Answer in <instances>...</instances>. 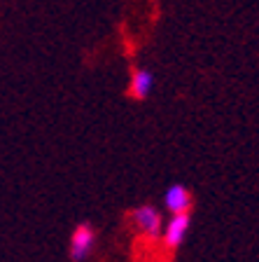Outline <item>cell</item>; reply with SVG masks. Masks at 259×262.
<instances>
[{
  "mask_svg": "<svg viewBox=\"0 0 259 262\" xmlns=\"http://www.w3.org/2000/svg\"><path fill=\"white\" fill-rule=\"evenodd\" d=\"M189 225H192V211L189 213H171V220L163 223V229H161V239H163V246L168 251H178L182 246L184 236L189 232Z\"/></svg>",
  "mask_w": 259,
  "mask_h": 262,
  "instance_id": "cell-1",
  "label": "cell"
},
{
  "mask_svg": "<svg viewBox=\"0 0 259 262\" xmlns=\"http://www.w3.org/2000/svg\"><path fill=\"white\" fill-rule=\"evenodd\" d=\"M96 248V232L89 223H82L73 229L70 234V260L73 262H84L86 257Z\"/></svg>",
  "mask_w": 259,
  "mask_h": 262,
  "instance_id": "cell-2",
  "label": "cell"
},
{
  "mask_svg": "<svg viewBox=\"0 0 259 262\" xmlns=\"http://www.w3.org/2000/svg\"><path fill=\"white\" fill-rule=\"evenodd\" d=\"M133 223H135V227L140 229L145 236H150V239L161 236L163 218H161V213H159L154 206H150V204H143V206L135 208L133 211Z\"/></svg>",
  "mask_w": 259,
  "mask_h": 262,
  "instance_id": "cell-3",
  "label": "cell"
},
{
  "mask_svg": "<svg viewBox=\"0 0 259 262\" xmlns=\"http://www.w3.org/2000/svg\"><path fill=\"white\" fill-rule=\"evenodd\" d=\"M152 89H154V73L143 68V66H133V68H131V77H129V87H126L129 98H133V101H145Z\"/></svg>",
  "mask_w": 259,
  "mask_h": 262,
  "instance_id": "cell-4",
  "label": "cell"
},
{
  "mask_svg": "<svg viewBox=\"0 0 259 262\" xmlns=\"http://www.w3.org/2000/svg\"><path fill=\"white\" fill-rule=\"evenodd\" d=\"M163 206L171 213H189L192 211V192L184 185L175 183V185H171L166 190V194H163Z\"/></svg>",
  "mask_w": 259,
  "mask_h": 262,
  "instance_id": "cell-5",
  "label": "cell"
}]
</instances>
